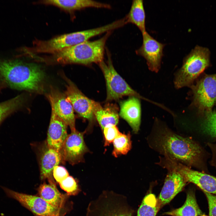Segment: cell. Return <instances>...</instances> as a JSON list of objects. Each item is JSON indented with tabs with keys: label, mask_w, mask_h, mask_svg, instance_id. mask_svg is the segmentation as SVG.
<instances>
[{
	"label": "cell",
	"mask_w": 216,
	"mask_h": 216,
	"mask_svg": "<svg viewBox=\"0 0 216 216\" xmlns=\"http://www.w3.org/2000/svg\"><path fill=\"white\" fill-rule=\"evenodd\" d=\"M40 3L52 5L65 10L72 11L87 8L110 9L111 5L108 4L92 0H47Z\"/></svg>",
	"instance_id": "19"
},
{
	"label": "cell",
	"mask_w": 216,
	"mask_h": 216,
	"mask_svg": "<svg viewBox=\"0 0 216 216\" xmlns=\"http://www.w3.org/2000/svg\"><path fill=\"white\" fill-rule=\"evenodd\" d=\"M139 99L130 96L120 103L119 115L127 122L135 133L138 132L141 123V111Z\"/></svg>",
	"instance_id": "17"
},
{
	"label": "cell",
	"mask_w": 216,
	"mask_h": 216,
	"mask_svg": "<svg viewBox=\"0 0 216 216\" xmlns=\"http://www.w3.org/2000/svg\"><path fill=\"white\" fill-rule=\"evenodd\" d=\"M130 133L127 134L120 133L113 142L114 149L112 155L115 157L126 154L131 149V141Z\"/></svg>",
	"instance_id": "26"
},
{
	"label": "cell",
	"mask_w": 216,
	"mask_h": 216,
	"mask_svg": "<svg viewBox=\"0 0 216 216\" xmlns=\"http://www.w3.org/2000/svg\"><path fill=\"white\" fill-rule=\"evenodd\" d=\"M203 118L201 125L204 132L216 139V110L201 115Z\"/></svg>",
	"instance_id": "27"
},
{
	"label": "cell",
	"mask_w": 216,
	"mask_h": 216,
	"mask_svg": "<svg viewBox=\"0 0 216 216\" xmlns=\"http://www.w3.org/2000/svg\"><path fill=\"white\" fill-rule=\"evenodd\" d=\"M112 32H106L97 40H88L52 54V59L62 64L87 65L93 63L98 64L104 60L106 43Z\"/></svg>",
	"instance_id": "3"
},
{
	"label": "cell",
	"mask_w": 216,
	"mask_h": 216,
	"mask_svg": "<svg viewBox=\"0 0 216 216\" xmlns=\"http://www.w3.org/2000/svg\"><path fill=\"white\" fill-rule=\"evenodd\" d=\"M63 77L66 82L64 94L74 110L80 117L92 121L94 116L92 100L85 96L69 79L64 76Z\"/></svg>",
	"instance_id": "13"
},
{
	"label": "cell",
	"mask_w": 216,
	"mask_h": 216,
	"mask_svg": "<svg viewBox=\"0 0 216 216\" xmlns=\"http://www.w3.org/2000/svg\"><path fill=\"white\" fill-rule=\"evenodd\" d=\"M86 211V216H133L134 213L125 196L107 190L89 202Z\"/></svg>",
	"instance_id": "6"
},
{
	"label": "cell",
	"mask_w": 216,
	"mask_h": 216,
	"mask_svg": "<svg viewBox=\"0 0 216 216\" xmlns=\"http://www.w3.org/2000/svg\"><path fill=\"white\" fill-rule=\"evenodd\" d=\"M60 153L46 144L40 158V176L42 179H47L48 181H54L52 178L54 168L62 161Z\"/></svg>",
	"instance_id": "18"
},
{
	"label": "cell",
	"mask_w": 216,
	"mask_h": 216,
	"mask_svg": "<svg viewBox=\"0 0 216 216\" xmlns=\"http://www.w3.org/2000/svg\"><path fill=\"white\" fill-rule=\"evenodd\" d=\"M209 64L208 50L196 46L184 58L182 66L175 75V86L178 89L191 86Z\"/></svg>",
	"instance_id": "5"
},
{
	"label": "cell",
	"mask_w": 216,
	"mask_h": 216,
	"mask_svg": "<svg viewBox=\"0 0 216 216\" xmlns=\"http://www.w3.org/2000/svg\"><path fill=\"white\" fill-rule=\"evenodd\" d=\"M191 87L192 104L198 114L212 110L216 102V74L203 75Z\"/></svg>",
	"instance_id": "8"
},
{
	"label": "cell",
	"mask_w": 216,
	"mask_h": 216,
	"mask_svg": "<svg viewBox=\"0 0 216 216\" xmlns=\"http://www.w3.org/2000/svg\"><path fill=\"white\" fill-rule=\"evenodd\" d=\"M24 99V96L20 95L0 103V125L7 117L22 105Z\"/></svg>",
	"instance_id": "25"
},
{
	"label": "cell",
	"mask_w": 216,
	"mask_h": 216,
	"mask_svg": "<svg viewBox=\"0 0 216 216\" xmlns=\"http://www.w3.org/2000/svg\"><path fill=\"white\" fill-rule=\"evenodd\" d=\"M164 184L157 199L160 208L169 203L185 186L187 182L183 176L175 169L168 167Z\"/></svg>",
	"instance_id": "15"
},
{
	"label": "cell",
	"mask_w": 216,
	"mask_h": 216,
	"mask_svg": "<svg viewBox=\"0 0 216 216\" xmlns=\"http://www.w3.org/2000/svg\"><path fill=\"white\" fill-rule=\"evenodd\" d=\"M49 182L41 184L38 188L39 196L53 206L63 208L65 196L59 191L54 181Z\"/></svg>",
	"instance_id": "22"
},
{
	"label": "cell",
	"mask_w": 216,
	"mask_h": 216,
	"mask_svg": "<svg viewBox=\"0 0 216 216\" xmlns=\"http://www.w3.org/2000/svg\"><path fill=\"white\" fill-rule=\"evenodd\" d=\"M2 189L8 197L16 200L37 216H63V208L53 206L39 196L19 193L4 187Z\"/></svg>",
	"instance_id": "9"
},
{
	"label": "cell",
	"mask_w": 216,
	"mask_h": 216,
	"mask_svg": "<svg viewBox=\"0 0 216 216\" xmlns=\"http://www.w3.org/2000/svg\"><path fill=\"white\" fill-rule=\"evenodd\" d=\"M157 148L165 157L190 167L205 168L201 148L190 138L184 137L166 129H162L155 140Z\"/></svg>",
	"instance_id": "1"
},
{
	"label": "cell",
	"mask_w": 216,
	"mask_h": 216,
	"mask_svg": "<svg viewBox=\"0 0 216 216\" xmlns=\"http://www.w3.org/2000/svg\"><path fill=\"white\" fill-rule=\"evenodd\" d=\"M106 50L107 63L103 60L98 64L106 81L107 91L106 101L109 102L129 96L142 99L155 104V102L142 96L133 90L119 75L113 67L110 53Z\"/></svg>",
	"instance_id": "7"
},
{
	"label": "cell",
	"mask_w": 216,
	"mask_h": 216,
	"mask_svg": "<svg viewBox=\"0 0 216 216\" xmlns=\"http://www.w3.org/2000/svg\"><path fill=\"white\" fill-rule=\"evenodd\" d=\"M84 132L76 130L68 135L60 154L62 161L74 165L84 161L85 154L89 151L84 140Z\"/></svg>",
	"instance_id": "11"
},
{
	"label": "cell",
	"mask_w": 216,
	"mask_h": 216,
	"mask_svg": "<svg viewBox=\"0 0 216 216\" xmlns=\"http://www.w3.org/2000/svg\"></svg>",
	"instance_id": "33"
},
{
	"label": "cell",
	"mask_w": 216,
	"mask_h": 216,
	"mask_svg": "<svg viewBox=\"0 0 216 216\" xmlns=\"http://www.w3.org/2000/svg\"><path fill=\"white\" fill-rule=\"evenodd\" d=\"M107 25L62 34L48 40H36L34 46L29 50L24 48L25 52L54 53L65 48L88 40L90 38L106 32L109 30Z\"/></svg>",
	"instance_id": "4"
},
{
	"label": "cell",
	"mask_w": 216,
	"mask_h": 216,
	"mask_svg": "<svg viewBox=\"0 0 216 216\" xmlns=\"http://www.w3.org/2000/svg\"><path fill=\"white\" fill-rule=\"evenodd\" d=\"M92 104L93 115L103 130L108 125L117 124L119 116L115 107L110 106L103 107L99 103L93 100Z\"/></svg>",
	"instance_id": "21"
},
{
	"label": "cell",
	"mask_w": 216,
	"mask_h": 216,
	"mask_svg": "<svg viewBox=\"0 0 216 216\" xmlns=\"http://www.w3.org/2000/svg\"><path fill=\"white\" fill-rule=\"evenodd\" d=\"M212 153V158L211 161V164L216 169V140L214 143H211L209 146Z\"/></svg>",
	"instance_id": "32"
},
{
	"label": "cell",
	"mask_w": 216,
	"mask_h": 216,
	"mask_svg": "<svg viewBox=\"0 0 216 216\" xmlns=\"http://www.w3.org/2000/svg\"><path fill=\"white\" fill-rule=\"evenodd\" d=\"M165 165L178 171L187 182L194 184L203 192L216 194V177L193 170L183 164L169 159L166 160Z\"/></svg>",
	"instance_id": "10"
},
{
	"label": "cell",
	"mask_w": 216,
	"mask_h": 216,
	"mask_svg": "<svg viewBox=\"0 0 216 216\" xmlns=\"http://www.w3.org/2000/svg\"><path fill=\"white\" fill-rule=\"evenodd\" d=\"M160 209L155 196L149 194L142 200L136 216H156Z\"/></svg>",
	"instance_id": "24"
},
{
	"label": "cell",
	"mask_w": 216,
	"mask_h": 216,
	"mask_svg": "<svg viewBox=\"0 0 216 216\" xmlns=\"http://www.w3.org/2000/svg\"><path fill=\"white\" fill-rule=\"evenodd\" d=\"M127 23L135 25L142 33L146 32V14L142 0H134L128 13L125 16Z\"/></svg>",
	"instance_id": "23"
},
{
	"label": "cell",
	"mask_w": 216,
	"mask_h": 216,
	"mask_svg": "<svg viewBox=\"0 0 216 216\" xmlns=\"http://www.w3.org/2000/svg\"><path fill=\"white\" fill-rule=\"evenodd\" d=\"M59 184L61 188L69 195H76L81 190L77 181L70 176H69Z\"/></svg>",
	"instance_id": "28"
},
{
	"label": "cell",
	"mask_w": 216,
	"mask_h": 216,
	"mask_svg": "<svg viewBox=\"0 0 216 216\" xmlns=\"http://www.w3.org/2000/svg\"><path fill=\"white\" fill-rule=\"evenodd\" d=\"M105 138L104 146H109L120 133L116 125L109 124L104 129Z\"/></svg>",
	"instance_id": "29"
},
{
	"label": "cell",
	"mask_w": 216,
	"mask_h": 216,
	"mask_svg": "<svg viewBox=\"0 0 216 216\" xmlns=\"http://www.w3.org/2000/svg\"><path fill=\"white\" fill-rule=\"evenodd\" d=\"M44 73L40 66L18 60L0 61V80L12 88L41 94Z\"/></svg>",
	"instance_id": "2"
},
{
	"label": "cell",
	"mask_w": 216,
	"mask_h": 216,
	"mask_svg": "<svg viewBox=\"0 0 216 216\" xmlns=\"http://www.w3.org/2000/svg\"><path fill=\"white\" fill-rule=\"evenodd\" d=\"M163 214L171 216H205L198 206L194 190L192 189L188 190L186 200L181 207L165 212Z\"/></svg>",
	"instance_id": "20"
},
{
	"label": "cell",
	"mask_w": 216,
	"mask_h": 216,
	"mask_svg": "<svg viewBox=\"0 0 216 216\" xmlns=\"http://www.w3.org/2000/svg\"><path fill=\"white\" fill-rule=\"evenodd\" d=\"M142 34V43L136 50V53L146 59L149 70L157 72L160 67L163 50L165 44L158 41L146 31Z\"/></svg>",
	"instance_id": "12"
},
{
	"label": "cell",
	"mask_w": 216,
	"mask_h": 216,
	"mask_svg": "<svg viewBox=\"0 0 216 216\" xmlns=\"http://www.w3.org/2000/svg\"><path fill=\"white\" fill-rule=\"evenodd\" d=\"M51 109V114L48 130L46 144L49 147L60 153L68 135L67 132L68 126L58 116L53 109L52 108Z\"/></svg>",
	"instance_id": "16"
},
{
	"label": "cell",
	"mask_w": 216,
	"mask_h": 216,
	"mask_svg": "<svg viewBox=\"0 0 216 216\" xmlns=\"http://www.w3.org/2000/svg\"><path fill=\"white\" fill-rule=\"evenodd\" d=\"M52 174L56 181L58 183L69 176L68 171L65 168L58 165L54 168Z\"/></svg>",
	"instance_id": "30"
},
{
	"label": "cell",
	"mask_w": 216,
	"mask_h": 216,
	"mask_svg": "<svg viewBox=\"0 0 216 216\" xmlns=\"http://www.w3.org/2000/svg\"><path fill=\"white\" fill-rule=\"evenodd\" d=\"M203 192L208 201L209 216H216V195Z\"/></svg>",
	"instance_id": "31"
},
{
	"label": "cell",
	"mask_w": 216,
	"mask_h": 216,
	"mask_svg": "<svg viewBox=\"0 0 216 216\" xmlns=\"http://www.w3.org/2000/svg\"><path fill=\"white\" fill-rule=\"evenodd\" d=\"M47 96L52 108L58 116L69 126L71 132L76 130L74 110L64 94L57 89L50 86Z\"/></svg>",
	"instance_id": "14"
}]
</instances>
